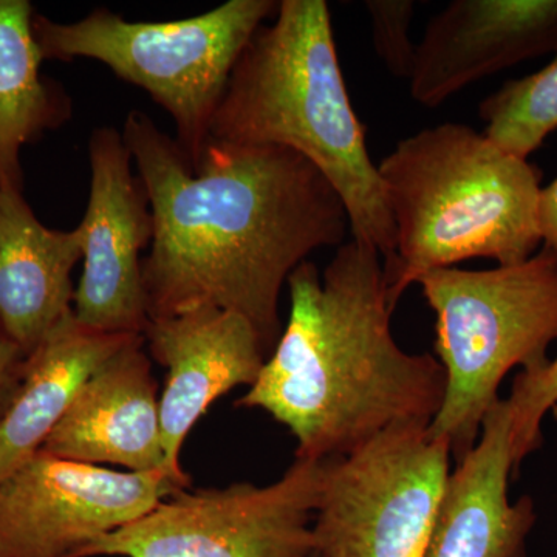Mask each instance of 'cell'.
Listing matches in <instances>:
<instances>
[{
  "instance_id": "cell-17",
  "label": "cell",
  "mask_w": 557,
  "mask_h": 557,
  "mask_svg": "<svg viewBox=\"0 0 557 557\" xmlns=\"http://www.w3.org/2000/svg\"><path fill=\"white\" fill-rule=\"evenodd\" d=\"M28 0H0V188L24 190L21 150L73 115L67 91L40 75Z\"/></svg>"
},
{
  "instance_id": "cell-23",
  "label": "cell",
  "mask_w": 557,
  "mask_h": 557,
  "mask_svg": "<svg viewBox=\"0 0 557 557\" xmlns=\"http://www.w3.org/2000/svg\"><path fill=\"white\" fill-rule=\"evenodd\" d=\"M310 557H319V556L317 555V553H313V555H311Z\"/></svg>"
},
{
  "instance_id": "cell-5",
  "label": "cell",
  "mask_w": 557,
  "mask_h": 557,
  "mask_svg": "<svg viewBox=\"0 0 557 557\" xmlns=\"http://www.w3.org/2000/svg\"><path fill=\"white\" fill-rule=\"evenodd\" d=\"M435 314V358L446 376L432 434L461 460L474 448L502 381L534 375L557 341V258L542 247L525 262L491 270L429 271L417 282Z\"/></svg>"
},
{
  "instance_id": "cell-18",
  "label": "cell",
  "mask_w": 557,
  "mask_h": 557,
  "mask_svg": "<svg viewBox=\"0 0 557 557\" xmlns=\"http://www.w3.org/2000/svg\"><path fill=\"white\" fill-rule=\"evenodd\" d=\"M483 134L527 160L557 131V54L536 73L508 81L480 104Z\"/></svg>"
},
{
  "instance_id": "cell-22",
  "label": "cell",
  "mask_w": 557,
  "mask_h": 557,
  "mask_svg": "<svg viewBox=\"0 0 557 557\" xmlns=\"http://www.w3.org/2000/svg\"><path fill=\"white\" fill-rule=\"evenodd\" d=\"M537 222L542 245L557 258V177L539 194Z\"/></svg>"
},
{
  "instance_id": "cell-3",
  "label": "cell",
  "mask_w": 557,
  "mask_h": 557,
  "mask_svg": "<svg viewBox=\"0 0 557 557\" xmlns=\"http://www.w3.org/2000/svg\"><path fill=\"white\" fill-rule=\"evenodd\" d=\"M209 141L299 153L338 193L351 239L394 256L395 231L379 164L341 70L325 0H282L234 65Z\"/></svg>"
},
{
  "instance_id": "cell-8",
  "label": "cell",
  "mask_w": 557,
  "mask_h": 557,
  "mask_svg": "<svg viewBox=\"0 0 557 557\" xmlns=\"http://www.w3.org/2000/svg\"><path fill=\"white\" fill-rule=\"evenodd\" d=\"M325 460H300L270 485L177 490L78 557H310Z\"/></svg>"
},
{
  "instance_id": "cell-6",
  "label": "cell",
  "mask_w": 557,
  "mask_h": 557,
  "mask_svg": "<svg viewBox=\"0 0 557 557\" xmlns=\"http://www.w3.org/2000/svg\"><path fill=\"white\" fill-rule=\"evenodd\" d=\"M277 9L276 0H230L199 16L166 22H131L95 9L72 24L35 14L33 33L44 61H98L145 90L170 113L175 141L194 170L234 65Z\"/></svg>"
},
{
  "instance_id": "cell-21",
  "label": "cell",
  "mask_w": 557,
  "mask_h": 557,
  "mask_svg": "<svg viewBox=\"0 0 557 557\" xmlns=\"http://www.w3.org/2000/svg\"><path fill=\"white\" fill-rule=\"evenodd\" d=\"M27 357L0 336V421L7 416L24 381Z\"/></svg>"
},
{
  "instance_id": "cell-1",
  "label": "cell",
  "mask_w": 557,
  "mask_h": 557,
  "mask_svg": "<svg viewBox=\"0 0 557 557\" xmlns=\"http://www.w3.org/2000/svg\"><path fill=\"white\" fill-rule=\"evenodd\" d=\"M121 134L153 215L141 263L149 318L231 311L270 355L284 330L278 299L289 274L350 234L338 193L309 160L278 146L208 141L193 170L146 113L132 110Z\"/></svg>"
},
{
  "instance_id": "cell-20",
  "label": "cell",
  "mask_w": 557,
  "mask_h": 557,
  "mask_svg": "<svg viewBox=\"0 0 557 557\" xmlns=\"http://www.w3.org/2000/svg\"><path fill=\"white\" fill-rule=\"evenodd\" d=\"M373 49L384 67L408 79L416 64L417 44L412 40L416 2L412 0H366Z\"/></svg>"
},
{
  "instance_id": "cell-10",
  "label": "cell",
  "mask_w": 557,
  "mask_h": 557,
  "mask_svg": "<svg viewBox=\"0 0 557 557\" xmlns=\"http://www.w3.org/2000/svg\"><path fill=\"white\" fill-rule=\"evenodd\" d=\"M89 160V203L78 226L84 265L73 313L95 332L143 335L150 318L141 252L153 239L148 190L132 172L131 150L115 127L91 132Z\"/></svg>"
},
{
  "instance_id": "cell-4",
  "label": "cell",
  "mask_w": 557,
  "mask_h": 557,
  "mask_svg": "<svg viewBox=\"0 0 557 557\" xmlns=\"http://www.w3.org/2000/svg\"><path fill=\"white\" fill-rule=\"evenodd\" d=\"M395 231L388 260L392 309L432 270L469 259L525 262L541 247V175L460 123L418 131L380 161Z\"/></svg>"
},
{
  "instance_id": "cell-11",
  "label": "cell",
  "mask_w": 557,
  "mask_h": 557,
  "mask_svg": "<svg viewBox=\"0 0 557 557\" xmlns=\"http://www.w3.org/2000/svg\"><path fill=\"white\" fill-rule=\"evenodd\" d=\"M143 339L166 369L160 394L164 469L180 490H188L180 456L190 431L219 398L251 387L269 355L247 319L214 307L150 319Z\"/></svg>"
},
{
  "instance_id": "cell-13",
  "label": "cell",
  "mask_w": 557,
  "mask_h": 557,
  "mask_svg": "<svg viewBox=\"0 0 557 557\" xmlns=\"http://www.w3.org/2000/svg\"><path fill=\"white\" fill-rule=\"evenodd\" d=\"M40 450L95 467L166 472L159 384L143 336L91 373Z\"/></svg>"
},
{
  "instance_id": "cell-12",
  "label": "cell",
  "mask_w": 557,
  "mask_h": 557,
  "mask_svg": "<svg viewBox=\"0 0 557 557\" xmlns=\"http://www.w3.org/2000/svg\"><path fill=\"white\" fill-rule=\"evenodd\" d=\"M557 53V0H454L417 44L409 94L435 109L471 84Z\"/></svg>"
},
{
  "instance_id": "cell-19",
  "label": "cell",
  "mask_w": 557,
  "mask_h": 557,
  "mask_svg": "<svg viewBox=\"0 0 557 557\" xmlns=\"http://www.w3.org/2000/svg\"><path fill=\"white\" fill-rule=\"evenodd\" d=\"M512 410V456L519 468L542 443V421L557 406V357L534 375L520 372L508 398Z\"/></svg>"
},
{
  "instance_id": "cell-16",
  "label": "cell",
  "mask_w": 557,
  "mask_h": 557,
  "mask_svg": "<svg viewBox=\"0 0 557 557\" xmlns=\"http://www.w3.org/2000/svg\"><path fill=\"white\" fill-rule=\"evenodd\" d=\"M143 335H110L62 319L27 358L24 381L0 421V482L42 449L76 392L106 359Z\"/></svg>"
},
{
  "instance_id": "cell-15",
  "label": "cell",
  "mask_w": 557,
  "mask_h": 557,
  "mask_svg": "<svg viewBox=\"0 0 557 557\" xmlns=\"http://www.w3.org/2000/svg\"><path fill=\"white\" fill-rule=\"evenodd\" d=\"M83 234L39 222L24 190L0 188V336L25 357L73 311Z\"/></svg>"
},
{
  "instance_id": "cell-9",
  "label": "cell",
  "mask_w": 557,
  "mask_h": 557,
  "mask_svg": "<svg viewBox=\"0 0 557 557\" xmlns=\"http://www.w3.org/2000/svg\"><path fill=\"white\" fill-rule=\"evenodd\" d=\"M177 490L164 471H116L39 450L0 482V557H78Z\"/></svg>"
},
{
  "instance_id": "cell-7",
  "label": "cell",
  "mask_w": 557,
  "mask_h": 557,
  "mask_svg": "<svg viewBox=\"0 0 557 557\" xmlns=\"http://www.w3.org/2000/svg\"><path fill=\"white\" fill-rule=\"evenodd\" d=\"M431 424L388 428L325 460L311 537L319 557H421L450 474Z\"/></svg>"
},
{
  "instance_id": "cell-2",
  "label": "cell",
  "mask_w": 557,
  "mask_h": 557,
  "mask_svg": "<svg viewBox=\"0 0 557 557\" xmlns=\"http://www.w3.org/2000/svg\"><path fill=\"white\" fill-rule=\"evenodd\" d=\"M287 287V324L237 408L263 410L287 428L300 460L347 456L395 424L434 421L445 370L392 335L379 249L347 240L322 271L300 263Z\"/></svg>"
},
{
  "instance_id": "cell-14",
  "label": "cell",
  "mask_w": 557,
  "mask_h": 557,
  "mask_svg": "<svg viewBox=\"0 0 557 557\" xmlns=\"http://www.w3.org/2000/svg\"><path fill=\"white\" fill-rule=\"evenodd\" d=\"M515 469L512 410L500 398L474 448L450 472L421 557H527L536 508L528 496L509 500Z\"/></svg>"
}]
</instances>
